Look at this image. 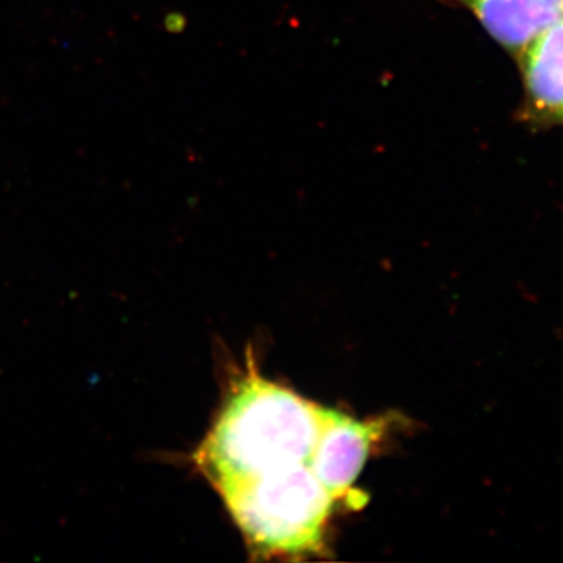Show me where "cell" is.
I'll list each match as a JSON object with an SVG mask.
<instances>
[{"mask_svg":"<svg viewBox=\"0 0 563 563\" xmlns=\"http://www.w3.org/2000/svg\"><path fill=\"white\" fill-rule=\"evenodd\" d=\"M376 435V424L250 374L196 453V465L224 499L252 550L313 553Z\"/></svg>","mask_w":563,"mask_h":563,"instance_id":"cell-1","label":"cell"},{"mask_svg":"<svg viewBox=\"0 0 563 563\" xmlns=\"http://www.w3.org/2000/svg\"><path fill=\"white\" fill-rule=\"evenodd\" d=\"M473 13L507 51L520 54L548 25L562 20L563 0H448Z\"/></svg>","mask_w":563,"mask_h":563,"instance_id":"cell-2","label":"cell"},{"mask_svg":"<svg viewBox=\"0 0 563 563\" xmlns=\"http://www.w3.org/2000/svg\"><path fill=\"white\" fill-rule=\"evenodd\" d=\"M518 57L533 110L563 117V18L533 36Z\"/></svg>","mask_w":563,"mask_h":563,"instance_id":"cell-3","label":"cell"}]
</instances>
